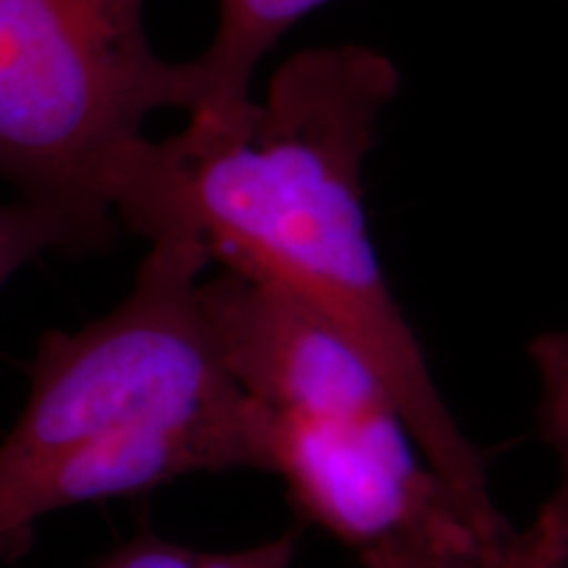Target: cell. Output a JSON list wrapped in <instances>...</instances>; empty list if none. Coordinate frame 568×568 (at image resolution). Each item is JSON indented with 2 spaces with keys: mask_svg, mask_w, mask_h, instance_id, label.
I'll use <instances>...</instances> for the list:
<instances>
[{
  "mask_svg": "<svg viewBox=\"0 0 568 568\" xmlns=\"http://www.w3.org/2000/svg\"><path fill=\"white\" fill-rule=\"evenodd\" d=\"M201 297L219 353L247 397L355 429L408 426L358 345L290 290L222 268L203 280Z\"/></svg>",
  "mask_w": 568,
  "mask_h": 568,
  "instance_id": "obj_5",
  "label": "cell"
},
{
  "mask_svg": "<svg viewBox=\"0 0 568 568\" xmlns=\"http://www.w3.org/2000/svg\"><path fill=\"white\" fill-rule=\"evenodd\" d=\"M297 548L295 531H284L282 537L255 545L245 550L230 552H201L197 568H293Z\"/></svg>",
  "mask_w": 568,
  "mask_h": 568,
  "instance_id": "obj_11",
  "label": "cell"
},
{
  "mask_svg": "<svg viewBox=\"0 0 568 568\" xmlns=\"http://www.w3.org/2000/svg\"><path fill=\"white\" fill-rule=\"evenodd\" d=\"M326 0H219L216 30L187 61L190 119H226L253 101V77L290 27Z\"/></svg>",
  "mask_w": 568,
  "mask_h": 568,
  "instance_id": "obj_6",
  "label": "cell"
},
{
  "mask_svg": "<svg viewBox=\"0 0 568 568\" xmlns=\"http://www.w3.org/2000/svg\"><path fill=\"white\" fill-rule=\"evenodd\" d=\"M253 403L264 471L287 485L305 521L358 558L395 545L495 552L460 516L408 426L355 429Z\"/></svg>",
  "mask_w": 568,
  "mask_h": 568,
  "instance_id": "obj_4",
  "label": "cell"
},
{
  "mask_svg": "<svg viewBox=\"0 0 568 568\" xmlns=\"http://www.w3.org/2000/svg\"><path fill=\"white\" fill-rule=\"evenodd\" d=\"M527 353L539 387L537 424L558 464V487L550 500L568 518V329L537 335Z\"/></svg>",
  "mask_w": 568,
  "mask_h": 568,
  "instance_id": "obj_8",
  "label": "cell"
},
{
  "mask_svg": "<svg viewBox=\"0 0 568 568\" xmlns=\"http://www.w3.org/2000/svg\"><path fill=\"white\" fill-rule=\"evenodd\" d=\"M400 71L361 42L305 48L261 98L226 119H190L126 161L116 222L145 240L190 232L230 272L290 290L372 361L426 464L485 548L514 535L485 458L439 395L426 353L376 258L364 163Z\"/></svg>",
  "mask_w": 568,
  "mask_h": 568,
  "instance_id": "obj_1",
  "label": "cell"
},
{
  "mask_svg": "<svg viewBox=\"0 0 568 568\" xmlns=\"http://www.w3.org/2000/svg\"><path fill=\"white\" fill-rule=\"evenodd\" d=\"M190 105L187 61L153 51L145 0H0V180L92 247L116 230L148 119Z\"/></svg>",
  "mask_w": 568,
  "mask_h": 568,
  "instance_id": "obj_3",
  "label": "cell"
},
{
  "mask_svg": "<svg viewBox=\"0 0 568 568\" xmlns=\"http://www.w3.org/2000/svg\"><path fill=\"white\" fill-rule=\"evenodd\" d=\"M148 243L116 308L40 339L27 403L0 443V564L53 510L190 474L264 468L255 406L203 308L209 247L190 232Z\"/></svg>",
  "mask_w": 568,
  "mask_h": 568,
  "instance_id": "obj_2",
  "label": "cell"
},
{
  "mask_svg": "<svg viewBox=\"0 0 568 568\" xmlns=\"http://www.w3.org/2000/svg\"><path fill=\"white\" fill-rule=\"evenodd\" d=\"M197 556L201 550L142 535L105 556L98 568H197Z\"/></svg>",
  "mask_w": 568,
  "mask_h": 568,
  "instance_id": "obj_10",
  "label": "cell"
},
{
  "mask_svg": "<svg viewBox=\"0 0 568 568\" xmlns=\"http://www.w3.org/2000/svg\"><path fill=\"white\" fill-rule=\"evenodd\" d=\"M361 568H568V518L545 500L524 529L495 552H447L395 545L361 556Z\"/></svg>",
  "mask_w": 568,
  "mask_h": 568,
  "instance_id": "obj_7",
  "label": "cell"
},
{
  "mask_svg": "<svg viewBox=\"0 0 568 568\" xmlns=\"http://www.w3.org/2000/svg\"><path fill=\"white\" fill-rule=\"evenodd\" d=\"M51 251H95L82 230L63 216L24 201L0 203V287L19 268Z\"/></svg>",
  "mask_w": 568,
  "mask_h": 568,
  "instance_id": "obj_9",
  "label": "cell"
}]
</instances>
